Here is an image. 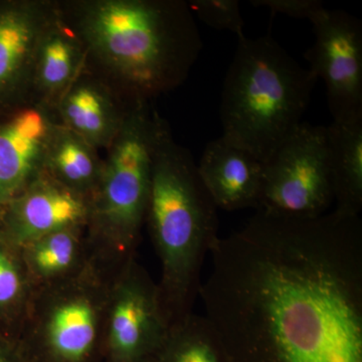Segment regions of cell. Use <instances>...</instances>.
<instances>
[{"label":"cell","instance_id":"ba28073f","mask_svg":"<svg viewBox=\"0 0 362 362\" xmlns=\"http://www.w3.org/2000/svg\"><path fill=\"white\" fill-rule=\"evenodd\" d=\"M169 329L157 282L137 259H130L109 288L103 362H152Z\"/></svg>","mask_w":362,"mask_h":362},{"label":"cell","instance_id":"8fae6325","mask_svg":"<svg viewBox=\"0 0 362 362\" xmlns=\"http://www.w3.org/2000/svg\"><path fill=\"white\" fill-rule=\"evenodd\" d=\"M59 11L49 0H0V112L32 99L37 49Z\"/></svg>","mask_w":362,"mask_h":362},{"label":"cell","instance_id":"44dd1931","mask_svg":"<svg viewBox=\"0 0 362 362\" xmlns=\"http://www.w3.org/2000/svg\"><path fill=\"white\" fill-rule=\"evenodd\" d=\"M187 4L204 25L235 33L238 39L245 37V21L238 0H190Z\"/></svg>","mask_w":362,"mask_h":362},{"label":"cell","instance_id":"3957f363","mask_svg":"<svg viewBox=\"0 0 362 362\" xmlns=\"http://www.w3.org/2000/svg\"><path fill=\"white\" fill-rule=\"evenodd\" d=\"M160 261L158 286L169 327L194 313L202 270L218 237V207L187 149L163 120L157 138L146 220Z\"/></svg>","mask_w":362,"mask_h":362},{"label":"cell","instance_id":"277c9868","mask_svg":"<svg viewBox=\"0 0 362 362\" xmlns=\"http://www.w3.org/2000/svg\"><path fill=\"white\" fill-rule=\"evenodd\" d=\"M317 81L269 35L240 37L221 90V137L268 160L303 122Z\"/></svg>","mask_w":362,"mask_h":362},{"label":"cell","instance_id":"ffe728a7","mask_svg":"<svg viewBox=\"0 0 362 362\" xmlns=\"http://www.w3.org/2000/svg\"><path fill=\"white\" fill-rule=\"evenodd\" d=\"M152 362H232L213 324L192 313L171 326Z\"/></svg>","mask_w":362,"mask_h":362},{"label":"cell","instance_id":"9a60e30c","mask_svg":"<svg viewBox=\"0 0 362 362\" xmlns=\"http://www.w3.org/2000/svg\"><path fill=\"white\" fill-rule=\"evenodd\" d=\"M86 66L84 45L59 11L58 18L45 30L37 49L32 99L56 106Z\"/></svg>","mask_w":362,"mask_h":362},{"label":"cell","instance_id":"9c48e42d","mask_svg":"<svg viewBox=\"0 0 362 362\" xmlns=\"http://www.w3.org/2000/svg\"><path fill=\"white\" fill-rule=\"evenodd\" d=\"M309 70L323 81L333 122L362 120V25L356 16L325 8L311 21Z\"/></svg>","mask_w":362,"mask_h":362},{"label":"cell","instance_id":"7a4b0ae2","mask_svg":"<svg viewBox=\"0 0 362 362\" xmlns=\"http://www.w3.org/2000/svg\"><path fill=\"white\" fill-rule=\"evenodd\" d=\"M59 6L84 45L88 66L131 103H149L182 84L204 45L182 0H80Z\"/></svg>","mask_w":362,"mask_h":362},{"label":"cell","instance_id":"ac0fdd59","mask_svg":"<svg viewBox=\"0 0 362 362\" xmlns=\"http://www.w3.org/2000/svg\"><path fill=\"white\" fill-rule=\"evenodd\" d=\"M102 168L103 159L98 150L59 122L47 149L45 175L90 202Z\"/></svg>","mask_w":362,"mask_h":362},{"label":"cell","instance_id":"7402d4cb","mask_svg":"<svg viewBox=\"0 0 362 362\" xmlns=\"http://www.w3.org/2000/svg\"><path fill=\"white\" fill-rule=\"evenodd\" d=\"M250 4L269 9L273 14H283L310 23L326 8L323 2L318 0H251Z\"/></svg>","mask_w":362,"mask_h":362},{"label":"cell","instance_id":"8992f818","mask_svg":"<svg viewBox=\"0 0 362 362\" xmlns=\"http://www.w3.org/2000/svg\"><path fill=\"white\" fill-rule=\"evenodd\" d=\"M114 273L94 261L77 277L35 290L16 341L25 362H103Z\"/></svg>","mask_w":362,"mask_h":362},{"label":"cell","instance_id":"2e32d148","mask_svg":"<svg viewBox=\"0 0 362 362\" xmlns=\"http://www.w3.org/2000/svg\"><path fill=\"white\" fill-rule=\"evenodd\" d=\"M33 289L77 277L95 261L86 228H66L21 247Z\"/></svg>","mask_w":362,"mask_h":362},{"label":"cell","instance_id":"5bb4252c","mask_svg":"<svg viewBox=\"0 0 362 362\" xmlns=\"http://www.w3.org/2000/svg\"><path fill=\"white\" fill-rule=\"evenodd\" d=\"M197 166L218 209H258L263 163L246 150L220 137L206 145Z\"/></svg>","mask_w":362,"mask_h":362},{"label":"cell","instance_id":"e0dca14e","mask_svg":"<svg viewBox=\"0 0 362 362\" xmlns=\"http://www.w3.org/2000/svg\"><path fill=\"white\" fill-rule=\"evenodd\" d=\"M335 211L359 216L362 209V120L326 126Z\"/></svg>","mask_w":362,"mask_h":362},{"label":"cell","instance_id":"52a82bcc","mask_svg":"<svg viewBox=\"0 0 362 362\" xmlns=\"http://www.w3.org/2000/svg\"><path fill=\"white\" fill-rule=\"evenodd\" d=\"M334 204L326 126L302 122L263 162L256 211L286 218H315Z\"/></svg>","mask_w":362,"mask_h":362},{"label":"cell","instance_id":"30bf717a","mask_svg":"<svg viewBox=\"0 0 362 362\" xmlns=\"http://www.w3.org/2000/svg\"><path fill=\"white\" fill-rule=\"evenodd\" d=\"M59 124L54 107L35 99L0 112V209L44 175Z\"/></svg>","mask_w":362,"mask_h":362},{"label":"cell","instance_id":"7c38bea8","mask_svg":"<svg viewBox=\"0 0 362 362\" xmlns=\"http://www.w3.org/2000/svg\"><path fill=\"white\" fill-rule=\"evenodd\" d=\"M90 202L42 175L0 209V235L14 246L66 228H86Z\"/></svg>","mask_w":362,"mask_h":362},{"label":"cell","instance_id":"5b68a950","mask_svg":"<svg viewBox=\"0 0 362 362\" xmlns=\"http://www.w3.org/2000/svg\"><path fill=\"white\" fill-rule=\"evenodd\" d=\"M162 122L149 103L134 105L103 159L86 232L93 258L112 272L136 258Z\"/></svg>","mask_w":362,"mask_h":362},{"label":"cell","instance_id":"d6986e66","mask_svg":"<svg viewBox=\"0 0 362 362\" xmlns=\"http://www.w3.org/2000/svg\"><path fill=\"white\" fill-rule=\"evenodd\" d=\"M33 292L21 247L0 235V337L16 341Z\"/></svg>","mask_w":362,"mask_h":362},{"label":"cell","instance_id":"603a6c76","mask_svg":"<svg viewBox=\"0 0 362 362\" xmlns=\"http://www.w3.org/2000/svg\"><path fill=\"white\" fill-rule=\"evenodd\" d=\"M0 362H25L13 340L0 337Z\"/></svg>","mask_w":362,"mask_h":362},{"label":"cell","instance_id":"4fadbf2b","mask_svg":"<svg viewBox=\"0 0 362 362\" xmlns=\"http://www.w3.org/2000/svg\"><path fill=\"white\" fill-rule=\"evenodd\" d=\"M136 104L87 65L54 109L59 122L99 151L111 146Z\"/></svg>","mask_w":362,"mask_h":362},{"label":"cell","instance_id":"6da1fadb","mask_svg":"<svg viewBox=\"0 0 362 362\" xmlns=\"http://www.w3.org/2000/svg\"><path fill=\"white\" fill-rule=\"evenodd\" d=\"M202 285L232 362H362V221L256 214L221 238Z\"/></svg>","mask_w":362,"mask_h":362}]
</instances>
